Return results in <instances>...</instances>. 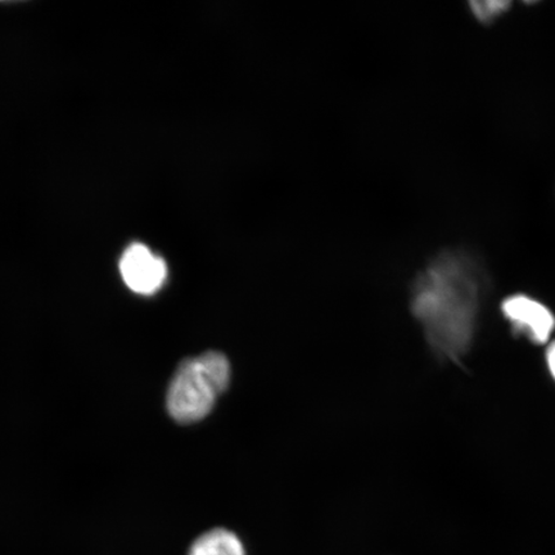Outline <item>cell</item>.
Instances as JSON below:
<instances>
[{
	"instance_id": "obj_1",
	"label": "cell",
	"mask_w": 555,
	"mask_h": 555,
	"mask_svg": "<svg viewBox=\"0 0 555 555\" xmlns=\"http://www.w3.org/2000/svg\"><path fill=\"white\" fill-rule=\"evenodd\" d=\"M482 278L467 256L442 254L414 283L412 311L437 357L460 362L474 341Z\"/></svg>"
},
{
	"instance_id": "obj_2",
	"label": "cell",
	"mask_w": 555,
	"mask_h": 555,
	"mask_svg": "<svg viewBox=\"0 0 555 555\" xmlns=\"http://www.w3.org/2000/svg\"><path fill=\"white\" fill-rule=\"evenodd\" d=\"M231 382V364L224 353L207 351L185 359L169 386V414L173 421L190 425L211 413Z\"/></svg>"
},
{
	"instance_id": "obj_3",
	"label": "cell",
	"mask_w": 555,
	"mask_h": 555,
	"mask_svg": "<svg viewBox=\"0 0 555 555\" xmlns=\"http://www.w3.org/2000/svg\"><path fill=\"white\" fill-rule=\"evenodd\" d=\"M120 273L133 293L143 296L155 295L168 278V266L142 243H133L125 249L120 260Z\"/></svg>"
},
{
	"instance_id": "obj_4",
	"label": "cell",
	"mask_w": 555,
	"mask_h": 555,
	"mask_svg": "<svg viewBox=\"0 0 555 555\" xmlns=\"http://www.w3.org/2000/svg\"><path fill=\"white\" fill-rule=\"evenodd\" d=\"M503 314L520 335L535 344L550 341L555 328L553 312L535 298L516 295L503 302Z\"/></svg>"
},
{
	"instance_id": "obj_5",
	"label": "cell",
	"mask_w": 555,
	"mask_h": 555,
	"mask_svg": "<svg viewBox=\"0 0 555 555\" xmlns=\"http://www.w3.org/2000/svg\"><path fill=\"white\" fill-rule=\"evenodd\" d=\"M189 555H246L237 533L218 527L193 541Z\"/></svg>"
},
{
	"instance_id": "obj_6",
	"label": "cell",
	"mask_w": 555,
	"mask_h": 555,
	"mask_svg": "<svg viewBox=\"0 0 555 555\" xmlns=\"http://www.w3.org/2000/svg\"><path fill=\"white\" fill-rule=\"evenodd\" d=\"M509 2H502V0H486V2H472L470 9L477 20L481 23H490L509 9Z\"/></svg>"
},
{
	"instance_id": "obj_7",
	"label": "cell",
	"mask_w": 555,
	"mask_h": 555,
	"mask_svg": "<svg viewBox=\"0 0 555 555\" xmlns=\"http://www.w3.org/2000/svg\"><path fill=\"white\" fill-rule=\"evenodd\" d=\"M546 363L550 366V372L555 379V341L550 346L546 351Z\"/></svg>"
}]
</instances>
